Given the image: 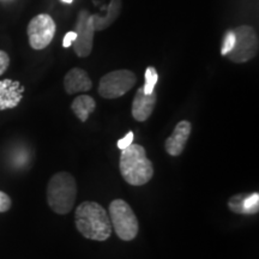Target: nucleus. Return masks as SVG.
<instances>
[{"label": "nucleus", "mask_w": 259, "mask_h": 259, "mask_svg": "<svg viewBox=\"0 0 259 259\" xmlns=\"http://www.w3.org/2000/svg\"><path fill=\"white\" fill-rule=\"evenodd\" d=\"M11 198L3 191H0V212H6L11 208Z\"/></svg>", "instance_id": "18"}, {"label": "nucleus", "mask_w": 259, "mask_h": 259, "mask_svg": "<svg viewBox=\"0 0 259 259\" xmlns=\"http://www.w3.org/2000/svg\"><path fill=\"white\" fill-rule=\"evenodd\" d=\"M158 80L157 71L154 66H149L145 70V83L143 85V90L145 94H151L155 90L156 83Z\"/></svg>", "instance_id": "16"}, {"label": "nucleus", "mask_w": 259, "mask_h": 259, "mask_svg": "<svg viewBox=\"0 0 259 259\" xmlns=\"http://www.w3.org/2000/svg\"><path fill=\"white\" fill-rule=\"evenodd\" d=\"M77 198V184L67 171H59L51 178L47 186V202L50 208L59 215L72 210Z\"/></svg>", "instance_id": "3"}, {"label": "nucleus", "mask_w": 259, "mask_h": 259, "mask_svg": "<svg viewBox=\"0 0 259 259\" xmlns=\"http://www.w3.org/2000/svg\"><path fill=\"white\" fill-rule=\"evenodd\" d=\"M74 32L77 35L76 40L72 44L74 53L79 58L89 57L93 51L95 29H94L88 10L79 11L78 17H77L76 27H74Z\"/></svg>", "instance_id": "8"}, {"label": "nucleus", "mask_w": 259, "mask_h": 259, "mask_svg": "<svg viewBox=\"0 0 259 259\" xmlns=\"http://www.w3.org/2000/svg\"><path fill=\"white\" fill-rule=\"evenodd\" d=\"M122 8V0H111L108 8H107V15L102 17L101 15H90V19H92L94 29L95 31H102L106 30L116 21L121 14Z\"/></svg>", "instance_id": "14"}, {"label": "nucleus", "mask_w": 259, "mask_h": 259, "mask_svg": "<svg viewBox=\"0 0 259 259\" xmlns=\"http://www.w3.org/2000/svg\"><path fill=\"white\" fill-rule=\"evenodd\" d=\"M228 208L239 215H255L259 211V193H239L228 200Z\"/></svg>", "instance_id": "12"}, {"label": "nucleus", "mask_w": 259, "mask_h": 259, "mask_svg": "<svg viewBox=\"0 0 259 259\" xmlns=\"http://www.w3.org/2000/svg\"><path fill=\"white\" fill-rule=\"evenodd\" d=\"M95 108H96L95 100L89 95L77 96L76 99L73 100L72 105H71V109H72V112L82 122H85L88 120L89 115L95 111Z\"/></svg>", "instance_id": "15"}, {"label": "nucleus", "mask_w": 259, "mask_h": 259, "mask_svg": "<svg viewBox=\"0 0 259 259\" xmlns=\"http://www.w3.org/2000/svg\"><path fill=\"white\" fill-rule=\"evenodd\" d=\"M137 83V76L130 70H116L100 79L99 94L103 99L113 100L124 96Z\"/></svg>", "instance_id": "6"}, {"label": "nucleus", "mask_w": 259, "mask_h": 259, "mask_svg": "<svg viewBox=\"0 0 259 259\" xmlns=\"http://www.w3.org/2000/svg\"><path fill=\"white\" fill-rule=\"evenodd\" d=\"M235 44L227 58L235 64H244L250 61L258 54V36L254 29L250 25H240L235 28Z\"/></svg>", "instance_id": "5"}, {"label": "nucleus", "mask_w": 259, "mask_h": 259, "mask_svg": "<svg viewBox=\"0 0 259 259\" xmlns=\"http://www.w3.org/2000/svg\"><path fill=\"white\" fill-rule=\"evenodd\" d=\"M56 22L50 15H37L29 22L28 24V37L29 45L34 50L40 51L46 48L53 40L56 35Z\"/></svg>", "instance_id": "7"}, {"label": "nucleus", "mask_w": 259, "mask_h": 259, "mask_svg": "<svg viewBox=\"0 0 259 259\" xmlns=\"http://www.w3.org/2000/svg\"><path fill=\"white\" fill-rule=\"evenodd\" d=\"M74 222L84 238L95 241H106L112 234L108 212L96 202H83L77 206Z\"/></svg>", "instance_id": "1"}, {"label": "nucleus", "mask_w": 259, "mask_h": 259, "mask_svg": "<svg viewBox=\"0 0 259 259\" xmlns=\"http://www.w3.org/2000/svg\"><path fill=\"white\" fill-rule=\"evenodd\" d=\"M63 3H66V4H72L73 0H61Z\"/></svg>", "instance_id": "22"}, {"label": "nucleus", "mask_w": 259, "mask_h": 259, "mask_svg": "<svg viewBox=\"0 0 259 259\" xmlns=\"http://www.w3.org/2000/svg\"><path fill=\"white\" fill-rule=\"evenodd\" d=\"M191 130H192V125L190 121L183 120L178 122L173 134L166 139V143H164V149H166L168 155L179 156L183 153L187 141H189Z\"/></svg>", "instance_id": "11"}, {"label": "nucleus", "mask_w": 259, "mask_h": 259, "mask_svg": "<svg viewBox=\"0 0 259 259\" xmlns=\"http://www.w3.org/2000/svg\"><path fill=\"white\" fill-rule=\"evenodd\" d=\"M157 102V92L154 90L151 94H145L143 87H141L136 93L134 102H132V116L135 120L143 122L148 120L153 113Z\"/></svg>", "instance_id": "9"}, {"label": "nucleus", "mask_w": 259, "mask_h": 259, "mask_svg": "<svg viewBox=\"0 0 259 259\" xmlns=\"http://www.w3.org/2000/svg\"><path fill=\"white\" fill-rule=\"evenodd\" d=\"M10 65V57L4 51H0V76L5 73Z\"/></svg>", "instance_id": "20"}, {"label": "nucleus", "mask_w": 259, "mask_h": 259, "mask_svg": "<svg viewBox=\"0 0 259 259\" xmlns=\"http://www.w3.org/2000/svg\"><path fill=\"white\" fill-rule=\"evenodd\" d=\"M109 220L119 239L131 241L138 234V220L130 204L122 199H114L109 204Z\"/></svg>", "instance_id": "4"}, {"label": "nucleus", "mask_w": 259, "mask_h": 259, "mask_svg": "<svg viewBox=\"0 0 259 259\" xmlns=\"http://www.w3.org/2000/svg\"><path fill=\"white\" fill-rule=\"evenodd\" d=\"M134 137H135L134 132H132V131L127 132L124 138L119 139V141H118V148L120 149V150H122V149H125V148H127L128 145H131L132 143H134Z\"/></svg>", "instance_id": "19"}, {"label": "nucleus", "mask_w": 259, "mask_h": 259, "mask_svg": "<svg viewBox=\"0 0 259 259\" xmlns=\"http://www.w3.org/2000/svg\"><path fill=\"white\" fill-rule=\"evenodd\" d=\"M76 32L74 31H69L67 32L66 35H65V37H64V40H63V46H64V48H69V47H71L72 46V44H73V41L76 40Z\"/></svg>", "instance_id": "21"}, {"label": "nucleus", "mask_w": 259, "mask_h": 259, "mask_svg": "<svg viewBox=\"0 0 259 259\" xmlns=\"http://www.w3.org/2000/svg\"><path fill=\"white\" fill-rule=\"evenodd\" d=\"M119 169L126 183L132 186H143L154 177L153 162L149 160L145 149L139 144L122 149Z\"/></svg>", "instance_id": "2"}, {"label": "nucleus", "mask_w": 259, "mask_h": 259, "mask_svg": "<svg viewBox=\"0 0 259 259\" xmlns=\"http://www.w3.org/2000/svg\"><path fill=\"white\" fill-rule=\"evenodd\" d=\"M235 44V35L233 30H228L225 32L223 35V41H222V46H221V54L223 57H226L227 54L229 53L233 50Z\"/></svg>", "instance_id": "17"}, {"label": "nucleus", "mask_w": 259, "mask_h": 259, "mask_svg": "<svg viewBox=\"0 0 259 259\" xmlns=\"http://www.w3.org/2000/svg\"><path fill=\"white\" fill-rule=\"evenodd\" d=\"M24 87L17 80H0V111L16 108L23 99Z\"/></svg>", "instance_id": "10"}, {"label": "nucleus", "mask_w": 259, "mask_h": 259, "mask_svg": "<svg viewBox=\"0 0 259 259\" xmlns=\"http://www.w3.org/2000/svg\"><path fill=\"white\" fill-rule=\"evenodd\" d=\"M64 88L69 95L89 92L93 88V82L87 71L78 67L70 70L64 78Z\"/></svg>", "instance_id": "13"}]
</instances>
